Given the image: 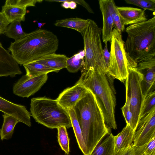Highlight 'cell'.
I'll return each instance as SVG.
<instances>
[{
    "label": "cell",
    "instance_id": "cell-31",
    "mask_svg": "<svg viewBox=\"0 0 155 155\" xmlns=\"http://www.w3.org/2000/svg\"><path fill=\"white\" fill-rule=\"evenodd\" d=\"M129 4H133L141 8L144 10L155 11V0H125Z\"/></svg>",
    "mask_w": 155,
    "mask_h": 155
},
{
    "label": "cell",
    "instance_id": "cell-34",
    "mask_svg": "<svg viewBox=\"0 0 155 155\" xmlns=\"http://www.w3.org/2000/svg\"><path fill=\"white\" fill-rule=\"evenodd\" d=\"M10 22L4 14L0 12V35L4 34L5 31Z\"/></svg>",
    "mask_w": 155,
    "mask_h": 155
},
{
    "label": "cell",
    "instance_id": "cell-7",
    "mask_svg": "<svg viewBox=\"0 0 155 155\" xmlns=\"http://www.w3.org/2000/svg\"><path fill=\"white\" fill-rule=\"evenodd\" d=\"M143 74L136 68L128 67V74L125 81L126 101L129 104L132 114L130 127L135 131L139 121L140 111L145 96L141 87Z\"/></svg>",
    "mask_w": 155,
    "mask_h": 155
},
{
    "label": "cell",
    "instance_id": "cell-33",
    "mask_svg": "<svg viewBox=\"0 0 155 155\" xmlns=\"http://www.w3.org/2000/svg\"><path fill=\"white\" fill-rule=\"evenodd\" d=\"M121 109L126 123V124H127L130 127L132 119V114L128 102L125 101L124 105L122 107Z\"/></svg>",
    "mask_w": 155,
    "mask_h": 155
},
{
    "label": "cell",
    "instance_id": "cell-6",
    "mask_svg": "<svg viewBox=\"0 0 155 155\" xmlns=\"http://www.w3.org/2000/svg\"><path fill=\"white\" fill-rule=\"evenodd\" d=\"M88 19L87 25L80 33L83 38L85 53L84 65L81 73L98 68L108 72L103 56L101 30L94 21Z\"/></svg>",
    "mask_w": 155,
    "mask_h": 155
},
{
    "label": "cell",
    "instance_id": "cell-5",
    "mask_svg": "<svg viewBox=\"0 0 155 155\" xmlns=\"http://www.w3.org/2000/svg\"><path fill=\"white\" fill-rule=\"evenodd\" d=\"M31 116L35 121L48 128L57 129L61 126L72 127L68 111L57 100L44 97L33 98L31 100Z\"/></svg>",
    "mask_w": 155,
    "mask_h": 155
},
{
    "label": "cell",
    "instance_id": "cell-40",
    "mask_svg": "<svg viewBox=\"0 0 155 155\" xmlns=\"http://www.w3.org/2000/svg\"><path fill=\"white\" fill-rule=\"evenodd\" d=\"M36 21L38 23V27L40 28H41V26H43L45 24V23H38V21Z\"/></svg>",
    "mask_w": 155,
    "mask_h": 155
},
{
    "label": "cell",
    "instance_id": "cell-37",
    "mask_svg": "<svg viewBox=\"0 0 155 155\" xmlns=\"http://www.w3.org/2000/svg\"><path fill=\"white\" fill-rule=\"evenodd\" d=\"M76 4H78L84 7L88 11V12L90 13H94V12L92 9L91 7L84 0H73Z\"/></svg>",
    "mask_w": 155,
    "mask_h": 155
},
{
    "label": "cell",
    "instance_id": "cell-3",
    "mask_svg": "<svg viewBox=\"0 0 155 155\" xmlns=\"http://www.w3.org/2000/svg\"><path fill=\"white\" fill-rule=\"evenodd\" d=\"M59 45L57 36L52 32L40 28L26 33L21 39L11 42L8 48L19 65L55 53Z\"/></svg>",
    "mask_w": 155,
    "mask_h": 155
},
{
    "label": "cell",
    "instance_id": "cell-23",
    "mask_svg": "<svg viewBox=\"0 0 155 155\" xmlns=\"http://www.w3.org/2000/svg\"><path fill=\"white\" fill-rule=\"evenodd\" d=\"M23 66L26 71V75L31 77L60 71L39 64L35 61L25 64Z\"/></svg>",
    "mask_w": 155,
    "mask_h": 155
},
{
    "label": "cell",
    "instance_id": "cell-17",
    "mask_svg": "<svg viewBox=\"0 0 155 155\" xmlns=\"http://www.w3.org/2000/svg\"><path fill=\"white\" fill-rule=\"evenodd\" d=\"M134 132L129 125L126 124L120 133L114 136V155L133 143Z\"/></svg>",
    "mask_w": 155,
    "mask_h": 155
},
{
    "label": "cell",
    "instance_id": "cell-11",
    "mask_svg": "<svg viewBox=\"0 0 155 155\" xmlns=\"http://www.w3.org/2000/svg\"><path fill=\"white\" fill-rule=\"evenodd\" d=\"M136 68L143 75L141 87L143 94L145 96L155 91V57L138 63Z\"/></svg>",
    "mask_w": 155,
    "mask_h": 155
},
{
    "label": "cell",
    "instance_id": "cell-35",
    "mask_svg": "<svg viewBox=\"0 0 155 155\" xmlns=\"http://www.w3.org/2000/svg\"><path fill=\"white\" fill-rule=\"evenodd\" d=\"M144 153L147 155H155V137L147 143Z\"/></svg>",
    "mask_w": 155,
    "mask_h": 155
},
{
    "label": "cell",
    "instance_id": "cell-27",
    "mask_svg": "<svg viewBox=\"0 0 155 155\" xmlns=\"http://www.w3.org/2000/svg\"><path fill=\"white\" fill-rule=\"evenodd\" d=\"M84 65V58H82L79 53L68 58L66 61V68L70 73H75L81 71Z\"/></svg>",
    "mask_w": 155,
    "mask_h": 155
},
{
    "label": "cell",
    "instance_id": "cell-18",
    "mask_svg": "<svg viewBox=\"0 0 155 155\" xmlns=\"http://www.w3.org/2000/svg\"><path fill=\"white\" fill-rule=\"evenodd\" d=\"M68 58L65 55L52 53L34 60L36 62L48 67L60 71L66 68Z\"/></svg>",
    "mask_w": 155,
    "mask_h": 155
},
{
    "label": "cell",
    "instance_id": "cell-25",
    "mask_svg": "<svg viewBox=\"0 0 155 155\" xmlns=\"http://www.w3.org/2000/svg\"><path fill=\"white\" fill-rule=\"evenodd\" d=\"M20 21L15 20L11 22L7 27L5 34L9 38L15 40H19L24 38L26 33L23 31Z\"/></svg>",
    "mask_w": 155,
    "mask_h": 155
},
{
    "label": "cell",
    "instance_id": "cell-36",
    "mask_svg": "<svg viewBox=\"0 0 155 155\" xmlns=\"http://www.w3.org/2000/svg\"><path fill=\"white\" fill-rule=\"evenodd\" d=\"M103 54L105 64L108 70L110 59V53L108 49L107 43L105 44L104 47L103 49Z\"/></svg>",
    "mask_w": 155,
    "mask_h": 155
},
{
    "label": "cell",
    "instance_id": "cell-13",
    "mask_svg": "<svg viewBox=\"0 0 155 155\" xmlns=\"http://www.w3.org/2000/svg\"><path fill=\"white\" fill-rule=\"evenodd\" d=\"M0 111L11 115L28 127H31V114L25 106L12 102L0 96Z\"/></svg>",
    "mask_w": 155,
    "mask_h": 155
},
{
    "label": "cell",
    "instance_id": "cell-1",
    "mask_svg": "<svg viewBox=\"0 0 155 155\" xmlns=\"http://www.w3.org/2000/svg\"><path fill=\"white\" fill-rule=\"evenodd\" d=\"M73 108L82 130L86 155H89L104 137L111 133L110 129L106 125L102 111L90 90Z\"/></svg>",
    "mask_w": 155,
    "mask_h": 155
},
{
    "label": "cell",
    "instance_id": "cell-15",
    "mask_svg": "<svg viewBox=\"0 0 155 155\" xmlns=\"http://www.w3.org/2000/svg\"><path fill=\"white\" fill-rule=\"evenodd\" d=\"M117 8L123 25H131L147 20L145 10L129 7H118Z\"/></svg>",
    "mask_w": 155,
    "mask_h": 155
},
{
    "label": "cell",
    "instance_id": "cell-8",
    "mask_svg": "<svg viewBox=\"0 0 155 155\" xmlns=\"http://www.w3.org/2000/svg\"><path fill=\"white\" fill-rule=\"evenodd\" d=\"M110 42V59L108 73L114 78L124 82L128 74L129 62L121 33L115 28L112 31Z\"/></svg>",
    "mask_w": 155,
    "mask_h": 155
},
{
    "label": "cell",
    "instance_id": "cell-21",
    "mask_svg": "<svg viewBox=\"0 0 155 155\" xmlns=\"http://www.w3.org/2000/svg\"><path fill=\"white\" fill-rule=\"evenodd\" d=\"M2 12L11 23L15 20L24 21L26 8L4 5L2 7Z\"/></svg>",
    "mask_w": 155,
    "mask_h": 155
},
{
    "label": "cell",
    "instance_id": "cell-28",
    "mask_svg": "<svg viewBox=\"0 0 155 155\" xmlns=\"http://www.w3.org/2000/svg\"><path fill=\"white\" fill-rule=\"evenodd\" d=\"M58 130V139L59 144L65 154H69V138L68 137L67 128L64 126L59 127Z\"/></svg>",
    "mask_w": 155,
    "mask_h": 155
},
{
    "label": "cell",
    "instance_id": "cell-9",
    "mask_svg": "<svg viewBox=\"0 0 155 155\" xmlns=\"http://www.w3.org/2000/svg\"><path fill=\"white\" fill-rule=\"evenodd\" d=\"M155 137V107L139 121L135 131L133 144L142 146Z\"/></svg>",
    "mask_w": 155,
    "mask_h": 155
},
{
    "label": "cell",
    "instance_id": "cell-30",
    "mask_svg": "<svg viewBox=\"0 0 155 155\" xmlns=\"http://www.w3.org/2000/svg\"><path fill=\"white\" fill-rule=\"evenodd\" d=\"M147 144L142 146L134 145L133 143L127 148L122 150L114 155H142L146 150Z\"/></svg>",
    "mask_w": 155,
    "mask_h": 155
},
{
    "label": "cell",
    "instance_id": "cell-2",
    "mask_svg": "<svg viewBox=\"0 0 155 155\" xmlns=\"http://www.w3.org/2000/svg\"><path fill=\"white\" fill-rule=\"evenodd\" d=\"M114 79L107 72L98 68L81 73L77 82L95 95L103 112L105 124L110 129L117 128L115 116L116 92Z\"/></svg>",
    "mask_w": 155,
    "mask_h": 155
},
{
    "label": "cell",
    "instance_id": "cell-41",
    "mask_svg": "<svg viewBox=\"0 0 155 155\" xmlns=\"http://www.w3.org/2000/svg\"><path fill=\"white\" fill-rule=\"evenodd\" d=\"M142 155H146V154H145V153H143Z\"/></svg>",
    "mask_w": 155,
    "mask_h": 155
},
{
    "label": "cell",
    "instance_id": "cell-29",
    "mask_svg": "<svg viewBox=\"0 0 155 155\" xmlns=\"http://www.w3.org/2000/svg\"><path fill=\"white\" fill-rule=\"evenodd\" d=\"M155 91L151 92L145 97L140 115V120L155 107Z\"/></svg>",
    "mask_w": 155,
    "mask_h": 155
},
{
    "label": "cell",
    "instance_id": "cell-16",
    "mask_svg": "<svg viewBox=\"0 0 155 155\" xmlns=\"http://www.w3.org/2000/svg\"><path fill=\"white\" fill-rule=\"evenodd\" d=\"M99 4L103 20L101 30L102 39L104 43H107L108 42L110 41L114 22L108 8L107 0H99Z\"/></svg>",
    "mask_w": 155,
    "mask_h": 155
},
{
    "label": "cell",
    "instance_id": "cell-10",
    "mask_svg": "<svg viewBox=\"0 0 155 155\" xmlns=\"http://www.w3.org/2000/svg\"><path fill=\"white\" fill-rule=\"evenodd\" d=\"M48 78L47 74L31 77L23 75L14 84L13 93L18 96L28 98L38 91Z\"/></svg>",
    "mask_w": 155,
    "mask_h": 155
},
{
    "label": "cell",
    "instance_id": "cell-32",
    "mask_svg": "<svg viewBox=\"0 0 155 155\" xmlns=\"http://www.w3.org/2000/svg\"><path fill=\"white\" fill-rule=\"evenodd\" d=\"M43 1L39 0H7L5 4L27 8L28 7L35 6L37 2H41Z\"/></svg>",
    "mask_w": 155,
    "mask_h": 155
},
{
    "label": "cell",
    "instance_id": "cell-19",
    "mask_svg": "<svg viewBox=\"0 0 155 155\" xmlns=\"http://www.w3.org/2000/svg\"><path fill=\"white\" fill-rule=\"evenodd\" d=\"M72 127L79 148L84 155H86V147L84 139L82 132L75 111L73 108L68 109Z\"/></svg>",
    "mask_w": 155,
    "mask_h": 155
},
{
    "label": "cell",
    "instance_id": "cell-12",
    "mask_svg": "<svg viewBox=\"0 0 155 155\" xmlns=\"http://www.w3.org/2000/svg\"><path fill=\"white\" fill-rule=\"evenodd\" d=\"M88 89L77 82L73 86L64 89L56 99L63 107L68 110L73 108L86 94Z\"/></svg>",
    "mask_w": 155,
    "mask_h": 155
},
{
    "label": "cell",
    "instance_id": "cell-26",
    "mask_svg": "<svg viewBox=\"0 0 155 155\" xmlns=\"http://www.w3.org/2000/svg\"><path fill=\"white\" fill-rule=\"evenodd\" d=\"M107 3L113 21L114 26L117 31L122 33L125 29V26L122 23L115 2L113 0H107Z\"/></svg>",
    "mask_w": 155,
    "mask_h": 155
},
{
    "label": "cell",
    "instance_id": "cell-4",
    "mask_svg": "<svg viewBox=\"0 0 155 155\" xmlns=\"http://www.w3.org/2000/svg\"><path fill=\"white\" fill-rule=\"evenodd\" d=\"M124 48L129 66L155 57V16L146 21L130 25Z\"/></svg>",
    "mask_w": 155,
    "mask_h": 155
},
{
    "label": "cell",
    "instance_id": "cell-38",
    "mask_svg": "<svg viewBox=\"0 0 155 155\" xmlns=\"http://www.w3.org/2000/svg\"><path fill=\"white\" fill-rule=\"evenodd\" d=\"M69 2V8L72 9H75L77 6V4L74 2L73 0H66Z\"/></svg>",
    "mask_w": 155,
    "mask_h": 155
},
{
    "label": "cell",
    "instance_id": "cell-20",
    "mask_svg": "<svg viewBox=\"0 0 155 155\" xmlns=\"http://www.w3.org/2000/svg\"><path fill=\"white\" fill-rule=\"evenodd\" d=\"M114 136L111 133L97 145L89 155H114Z\"/></svg>",
    "mask_w": 155,
    "mask_h": 155
},
{
    "label": "cell",
    "instance_id": "cell-24",
    "mask_svg": "<svg viewBox=\"0 0 155 155\" xmlns=\"http://www.w3.org/2000/svg\"><path fill=\"white\" fill-rule=\"evenodd\" d=\"M88 19L80 18H71L57 20L54 25L57 27L67 28L75 30L80 33L86 27Z\"/></svg>",
    "mask_w": 155,
    "mask_h": 155
},
{
    "label": "cell",
    "instance_id": "cell-39",
    "mask_svg": "<svg viewBox=\"0 0 155 155\" xmlns=\"http://www.w3.org/2000/svg\"><path fill=\"white\" fill-rule=\"evenodd\" d=\"M79 55L82 58H84L85 56V53L84 50L81 51L78 53Z\"/></svg>",
    "mask_w": 155,
    "mask_h": 155
},
{
    "label": "cell",
    "instance_id": "cell-14",
    "mask_svg": "<svg viewBox=\"0 0 155 155\" xmlns=\"http://www.w3.org/2000/svg\"><path fill=\"white\" fill-rule=\"evenodd\" d=\"M22 73L18 64L0 42V77H13Z\"/></svg>",
    "mask_w": 155,
    "mask_h": 155
},
{
    "label": "cell",
    "instance_id": "cell-22",
    "mask_svg": "<svg viewBox=\"0 0 155 155\" xmlns=\"http://www.w3.org/2000/svg\"><path fill=\"white\" fill-rule=\"evenodd\" d=\"M2 116L3 122L0 130V137L2 140L11 138L16 125L20 122L17 118L11 115L4 114Z\"/></svg>",
    "mask_w": 155,
    "mask_h": 155
}]
</instances>
